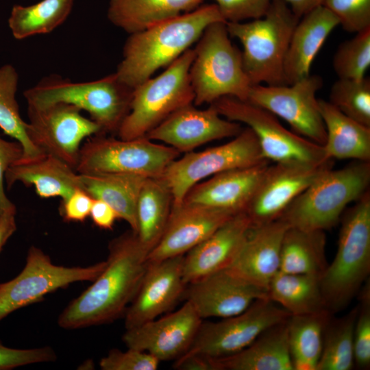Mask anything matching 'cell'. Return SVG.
Instances as JSON below:
<instances>
[{"mask_svg": "<svg viewBox=\"0 0 370 370\" xmlns=\"http://www.w3.org/2000/svg\"><path fill=\"white\" fill-rule=\"evenodd\" d=\"M299 19L284 0H271L262 18L226 23L230 36L243 46V68L251 86L286 84L284 60Z\"/></svg>", "mask_w": 370, "mask_h": 370, "instance_id": "5", "label": "cell"}, {"mask_svg": "<svg viewBox=\"0 0 370 370\" xmlns=\"http://www.w3.org/2000/svg\"><path fill=\"white\" fill-rule=\"evenodd\" d=\"M204 0H109L107 17L128 34L192 11Z\"/></svg>", "mask_w": 370, "mask_h": 370, "instance_id": "29", "label": "cell"}, {"mask_svg": "<svg viewBox=\"0 0 370 370\" xmlns=\"http://www.w3.org/2000/svg\"><path fill=\"white\" fill-rule=\"evenodd\" d=\"M268 162L255 134L247 127L228 143L176 158L160 177L171 193L172 206H177L195 184L208 177Z\"/></svg>", "mask_w": 370, "mask_h": 370, "instance_id": "10", "label": "cell"}, {"mask_svg": "<svg viewBox=\"0 0 370 370\" xmlns=\"http://www.w3.org/2000/svg\"><path fill=\"white\" fill-rule=\"evenodd\" d=\"M226 23L243 22L262 18L271 0H213Z\"/></svg>", "mask_w": 370, "mask_h": 370, "instance_id": "43", "label": "cell"}, {"mask_svg": "<svg viewBox=\"0 0 370 370\" xmlns=\"http://www.w3.org/2000/svg\"><path fill=\"white\" fill-rule=\"evenodd\" d=\"M225 22L215 3L201 5L143 31L129 34L115 73L134 88L166 67L197 42L214 22Z\"/></svg>", "mask_w": 370, "mask_h": 370, "instance_id": "2", "label": "cell"}, {"mask_svg": "<svg viewBox=\"0 0 370 370\" xmlns=\"http://www.w3.org/2000/svg\"><path fill=\"white\" fill-rule=\"evenodd\" d=\"M210 105L224 118L249 127L269 162L320 164L331 160L326 158L322 145L287 130L275 115L247 101L225 96Z\"/></svg>", "mask_w": 370, "mask_h": 370, "instance_id": "11", "label": "cell"}, {"mask_svg": "<svg viewBox=\"0 0 370 370\" xmlns=\"http://www.w3.org/2000/svg\"><path fill=\"white\" fill-rule=\"evenodd\" d=\"M333 165L334 160L320 164L297 162L269 164L245 210L251 226L278 220L291 202Z\"/></svg>", "mask_w": 370, "mask_h": 370, "instance_id": "16", "label": "cell"}, {"mask_svg": "<svg viewBox=\"0 0 370 370\" xmlns=\"http://www.w3.org/2000/svg\"><path fill=\"white\" fill-rule=\"evenodd\" d=\"M358 305L341 317L331 316L323 335L322 349L316 370H351L354 366V328Z\"/></svg>", "mask_w": 370, "mask_h": 370, "instance_id": "36", "label": "cell"}, {"mask_svg": "<svg viewBox=\"0 0 370 370\" xmlns=\"http://www.w3.org/2000/svg\"><path fill=\"white\" fill-rule=\"evenodd\" d=\"M133 88L121 82L115 72L87 82H72L58 75L40 79L25 90L27 106L43 107L64 103L89 114L101 134L117 132L128 114Z\"/></svg>", "mask_w": 370, "mask_h": 370, "instance_id": "4", "label": "cell"}, {"mask_svg": "<svg viewBox=\"0 0 370 370\" xmlns=\"http://www.w3.org/2000/svg\"><path fill=\"white\" fill-rule=\"evenodd\" d=\"M93 223L101 230H112L119 217L107 203L94 199L90 216Z\"/></svg>", "mask_w": 370, "mask_h": 370, "instance_id": "47", "label": "cell"}, {"mask_svg": "<svg viewBox=\"0 0 370 370\" xmlns=\"http://www.w3.org/2000/svg\"><path fill=\"white\" fill-rule=\"evenodd\" d=\"M180 153L146 136L116 139L99 134L82 144L75 171L79 174L115 173L160 177Z\"/></svg>", "mask_w": 370, "mask_h": 370, "instance_id": "9", "label": "cell"}, {"mask_svg": "<svg viewBox=\"0 0 370 370\" xmlns=\"http://www.w3.org/2000/svg\"><path fill=\"white\" fill-rule=\"evenodd\" d=\"M93 200L84 189L77 188L62 199L60 215L67 222H84L90 216Z\"/></svg>", "mask_w": 370, "mask_h": 370, "instance_id": "46", "label": "cell"}, {"mask_svg": "<svg viewBox=\"0 0 370 370\" xmlns=\"http://www.w3.org/2000/svg\"><path fill=\"white\" fill-rule=\"evenodd\" d=\"M251 227L246 212H238L188 251L183 261V280L186 286L228 268Z\"/></svg>", "mask_w": 370, "mask_h": 370, "instance_id": "23", "label": "cell"}, {"mask_svg": "<svg viewBox=\"0 0 370 370\" xmlns=\"http://www.w3.org/2000/svg\"><path fill=\"white\" fill-rule=\"evenodd\" d=\"M322 5L336 16L346 32L357 33L370 27V0H323Z\"/></svg>", "mask_w": 370, "mask_h": 370, "instance_id": "41", "label": "cell"}, {"mask_svg": "<svg viewBox=\"0 0 370 370\" xmlns=\"http://www.w3.org/2000/svg\"><path fill=\"white\" fill-rule=\"evenodd\" d=\"M299 18L313 9L322 5L323 0H284Z\"/></svg>", "mask_w": 370, "mask_h": 370, "instance_id": "49", "label": "cell"}, {"mask_svg": "<svg viewBox=\"0 0 370 370\" xmlns=\"http://www.w3.org/2000/svg\"><path fill=\"white\" fill-rule=\"evenodd\" d=\"M184 256L148 264V268L125 315L128 330L157 318L184 295Z\"/></svg>", "mask_w": 370, "mask_h": 370, "instance_id": "19", "label": "cell"}, {"mask_svg": "<svg viewBox=\"0 0 370 370\" xmlns=\"http://www.w3.org/2000/svg\"><path fill=\"white\" fill-rule=\"evenodd\" d=\"M73 4L74 0H40L14 5L8 20L9 29L16 40L50 33L66 20Z\"/></svg>", "mask_w": 370, "mask_h": 370, "instance_id": "35", "label": "cell"}, {"mask_svg": "<svg viewBox=\"0 0 370 370\" xmlns=\"http://www.w3.org/2000/svg\"><path fill=\"white\" fill-rule=\"evenodd\" d=\"M333 315L328 310L291 315L287 321L288 344L293 370H316L325 327Z\"/></svg>", "mask_w": 370, "mask_h": 370, "instance_id": "34", "label": "cell"}, {"mask_svg": "<svg viewBox=\"0 0 370 370\" xmlns=\"http://www.w3.org/2000/svg\"><path fill=\"white\" fill-rule=\"evenodd\" d=\"M56 359L55 351L49 346L14 349L5 346L0 341V370H9L34 363L54 362Z\"/></svg>", "mask_w": 370, "mask_h": 370, "instance_id": "44", "label": "cell"}, {"mask_svg": "<svg viewBox=\"0 0 370 370\" xmlns=\"http://www.w3.org/2000/svg\"><path fill=\"white\" fill-rule=\"evenodd\" d=\"M184 295L199 317L227 318L238 314L256 299L268 297L264 290L245 281L228 269L188 284Z\"/></svg>", "mask_w": 370, "mask_h": 370, "instance_id": "20", "label": "cell"}, {"mask_svg": "<svg viewBox=\"0 0 370 370\" xmlns=\"http://www.w3.org/2000/svg\"><path fill=\"white\" fill-rule=\"evenodd\" d=\"M194 56V49H188L160 75L133 88L130 111L117 132L119 138L145 136L175 111L193 103L189 69Z\"/></svg>", "mask_w": 370, "mask_h": 370, "instance_id": "8", "label": "cell"}, {"mask_svg": "<svg viewBox=\"0 0 370 370\" xmlns=\"http://www.w3.org/2000/svg\"><path fill=\"white\" fill-rule=\"evenodd\" d=\"M202 323L188 301L177 310L126 330L122 340L127 348L149 353L160 362L177 359L193 343Z\"/></svg>", "mask_w": 370, "mask_h": 370, "instance_id": "17", "label": "cell"}, {"mask_svg": "<svg viewBox=\"0 0 370 370\" xmlns=\"http://www.w3.org/2000/svg\"><path fill=\"white\" fill-rule=\"evenodd\" d=\"M108 251L102 272L59 315L60 328L101 325L125 313L148 268L149 252L132 230L113 239Z\"/></svg>", "mask_w": 370, "mask_h": 370, "instance_id": "1", "label": "cell"}, {"mask_svg": "<svg viewBox=\"0 0 370 370\" xmlns=\"http://www.w3.org/2000/svg\"><path fill=\"white\" fill-rule=\"evenodd\" d=\"M173 204L171 193L160 177H147L136 204V235L149 253L161 238Z\"/></svg>", "mask_w": 370, "mask_h": 370, "instance_id": "32", "label": "cell"}, {"mask_svg": "<svg viewBox=\"0 0 370 370\" xmlns=\"http://www.w3.org/2000/svg\"><path fill=\"white\" fill-rule=\"evenodd\" d=\"M160 361L146 352L128 348L113 349L99 361L102 370H156Z\"/></svg>", "mask_w": 370, "mask_h": 370, "instance_id": "42", "label": "cell"}, {"mask_svg": "<svg viewBox=\"0 0 370 370\" xmlns=\"http://www.w3.org/2000/svg\"><path fill=\"white\" fill-rule=\"evenodd\" d=\"M358 292V310L354 328V365L367 369L370 365V286L368 280Z\"/></svg>", "mask_w": 370, "mask_h": 370, "instance_id": "40", "label": "cell"}, {"mask_svg": "<svg viewBox=\"0 0 370 370\" xmlns=\"http://www.w3.org/2000/svg\"><path fill=\"white\" fill-rule=\"evenodd\" d=\"M325 244V231L288 226L281 244L280 271L321 277L328 264Z\"/></svg>", "mask_w": 370, "mask_h": 370, "instance_id": "31", "label": "cell"}, {"mask_svg": "<svg viewBox=\"0 0 370 370\" xmlns=\"http://www.w3.org/2000/svg\"><path fill=\"white\" fill-rule=\"evenodd\" d=\"M106 261L88 267L54 264L41 249L31 246L26 263L14 279L0 284V322L14 311L40 301L47 294L76 282L93 281Z\"/></svg>", "mask_w": 370, "mask_h": 370, "instance_id": "12", "label": "cell"}, {"mask_svg": "<svg viewBox=\"0 0 370 370\" xmlns=\"http://www.w3.org/2000/svg\"><path fill=\"white\" fill-rule=\"evenodd\" d=\"M77 107L57 103L27 106V132L32 144L75 170L82 142L101 134L100 127Z\"/></svg>", "mask_w": 370, "mask_h": 370, "instance_id": "15", "label": "cell"}, {"mask_svg": "<svg viewBox=\"0 0 370 370\" xmlns=\"http://www.w3.org/2000/svg\"><path fill=\"white\" fill-rule=\"evenodd\" d=\"M20 182L34 188L41 198L67 197L75 190L82 188L79 174L62 160L49 154L33 158H21L5 174L8 189ZM83 189V188H82Z\"/></svg>", "mask_w": 370, "mask_h": 370, "instance_id": "25", "label": "cell"}, {"mask_svg": "<svg viewBox=\"0 0 370 370\" xmlns=\"http://www.w3.org/2000/svg\"><path fill=\"white\" fill-rule=\"evenodd\" d=\"M323 85L318 75H309L291 84L253 85L247 101L286 121L293 132L323 145L326 130L317 92Z\"/></svg>", "mask_w": 370, "mask_h": 370, "instance_id": "14", "label": "cell"}, {"mask_svg": "<svg viewBox=\"0 0 370 370\" xmlns=\"http://www.w3.org/2000/svg\"><path fill=\"white\" fill-rule=\"evenodd\" d=\"M23 156V149L19 142L7 140L0 134V216L8 210L16 208L5 193V174L8 169Z\"/></svg>", "mask_w": 370, "mask_h": 370, "instance_id": "45", "label": "cell"}, {"mask_svg": "<svg viewBox=\"0 0 370 370\" xmlns=\"http://www.w3.org/2000/svg\"><path fill=\"white\" fill-rule=\"evenodd\" d=\"M16 208L8 210L0 216V251L16 230Z\"/></svg>", "mask_w": 370, "mask_h": 370, "instance_id": "48", "label": "cell"}, {"mask_svg": "<svg viewBox=\"0 0 370 370\" xmlns=\"http://www.w3.org/2000/svg\"><path fill=\"white\" fill-rule=\"evenodd\" d=\"M269 164V162L216 174L195 184L182 202L234 214L244 212Z\"/></svg>", "mask_w": 370, "mask_h": 370, "instance_id": "24", "label": "cell"}, {"mask_svg": "<svg viewBox=\"0 0 370 370\" xmlns=\"http://www.w3.org/2000/svg\"><path fill=\"white\" fill-rule=\"evenodd\" d=\"M340 222L336 255L321 276L325 308L332 314L350 304L369 275V190L344 211Z\"/></svg>", "mask_w": 370, "mask_h": 370, "instance_id": "3", "label": "cell"}, {"mask_svg": "<svg viewBox=\"0 0 370 370\" xmlns=\"http://www.w3.org/2000/svg\"><path fill=\"white\" fill-rule=\"evenodd\" d=\"M351 119L370 127V79L338 78L332 86L329 101Z\"/></svg>", "mask_w": 370, "mask_h": 370, "instance_id": "38", "label": "cell"}, {"mask_svg": "<svg viewBox=\"0 0 370 370\" xmlns=\"http://www.w3.org/2000/svg\"><path fill=\"white\" fill-rule=\"evenodd\" d=\"M18 73L10 64L0 66V128L19 142L23 149V158H33L44 154L29 140L27 121L21 116L16 98L18 85Z\"/></svg>", "mask_w": 370, "mask_h": 370, "instance_id": "37", "label": "cell"}, {"mask_svg": "<svg viewBox=\"0 0 370 370\" xmlns=\"http://www.w3.org/2000/svg\"><path fill=\"white\" fill-rule=\"evenodd\" d=\"M325 130L326 158L370 162V127L346 116L328 101L318 99Z\"/></svg>", "mask_w": 370, "mask_h": 370, "instance_id": "28", "label": "cell"}, {"mask_svg": "<svg viewBox=\"0 0 370 370\" xmlns=\"http://www.w3.org/2000/svg\"><path fill=\"white\" fill-rule=\"evenodd\" d=\"M342 42L332 61L338 78L361 79L370 66V27Z\"/></svg>", "mask_w": 370, "mask_h": 370, "instance_id": "39", "label": "cell"}, {"mask_svg": "<svg viewBox=\"0 0 370 370\" xmlns=\"http://www.w3.org/2000/svg\"><path fill=\"white\" fill-rule=\"evenodd\" d=\"M290 316L269 297L258 299L238 314L218 322L201 323L193 343L182 356L199 354L217 358L234 354Z\"/></svg>", "mask_w": 370, "mask_h": 370, "instance_id": "13", "label": "cell"}, {"mask_svg": "<svg viewBox=\"0 0 370 370\" xmlns=\"http://www.w3.org/2000/svg\"><path fill=\"white\" fill-rule=\"evenodd\" d=\"M234 214L185 202L172 206L164 233L147 256L148 264L185 255Z\"/></svg>", "mask_w": 370, "mask_h": 370, "instance_id": "21", "label": "cell"}, {"mask_svg": "<svg viewBox=\"0 0 370 370\" xmlns=\"http://www.w3.org/2000/svg\"><path fill=\"white\" fill-rule=\"evenodd\" d=\"M338 25L336 16L323 5L300 18L292 34L284 60L286 84H291L310 75L316 56Z\"/></svg>", "mask_w": 370, "mask_h": 370, "instance_id": "26", "label": "cell"}, {"mask_svg": "<svg viewBox=\"0 0 370 370\" xmlns=\"http://www.w3.org/2000/svg\"><path fill=\"white\" fill-rule=\"evenodd\" d=\"M287 321L267 329L242 350L213 358L215 370H293Z\"/></svg>", "mask_w": 370, "mask_h": 370, "instance_id": "27", "label": "cell"}, {"mask_svg": "<svg viewBox=\"0 0 370 370\" xmlns=\"http://www.w3.org/2000/svg\"><path fill=\"white\" fill-rule=\"evenodd\" d=\"M288 227L281 219L251 226L227 269L267 293L271 281L280 271L281 244Z\"/></svg>", "mask_w": 370, "mask_h": 370, "instance_id": "22", "label": "cell"}, {"mask_svg": "<svg viewBox=\"0 0 370 370\" xmlns=\"http://www.w3.org/2000/svg\"><path fill=\"white\" fill-rule=\"evenodd\" d=\"M226 22L210 24L197 41L189 69L195 106L230 96L247 101L251 84L242 53L231 42Z\"/></svg>", "mask_w": 370, "mask_h": 370, "instance_id": "7", "label": "cell"}, {"mask_svg": "<svg viewBox=\"0 0 370 370\" xmlns=\"http://www.w3.org/2000/svg\"><path fill=\"white\" fill-rule=\"evenodd\" d=\"M242 130L241 123L224 118L212 105L200 110L192 103L175 111L145 136L187 153L212 140L234 137Z\"/></svg>", "mask_w": 370, "mask_h": 370, "instance_id": "18", "label": "cell"}, {"mask_svg": "<svg viewBox=\"0 0 370 370\" xmlns=\"http://www.w3.org/2000/svg\"><path fill=\"white\" fill-rule=\"evenodd\" d=\"M82 188L93 199L105 201L137 231L136 204L146 177L126 173L79 174Z\"/></svg>", "mask_w": 370, "mask_h": 370, "instance_id": "30", "label": "cell"}, {"mask_svg": "<svg viewBox=\"0 0 370 370\" xmlns=\"http://www.w3.org/2000/svg\"><path fill=\"white\" fill-rule=\"evenodd\" d=\"M370 183V162L356 161L320 175L288 206L279 219L289 227L325 231L337 225L347 206L360 199Z\"/></svg>", "mask_w": 370, "mask_h": 370, "instance_id": "6", "label": "cell"}, {"mask_svg": "<svg viewBox=\"0 0 370 370\" xmlns=\"http://www.w3.org/2000/svg\"><path fill=\"white\" fill-rule=\"evenodd\" d=\"M267 296L291 315L327 310L321 292V277L318 275L279 271L269 285Z\"/></svg>", "mask_w": 370, "mask_h": 370, "instance_id": "33", "label": "cell"}]
</instances>
